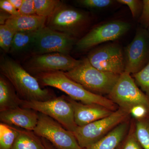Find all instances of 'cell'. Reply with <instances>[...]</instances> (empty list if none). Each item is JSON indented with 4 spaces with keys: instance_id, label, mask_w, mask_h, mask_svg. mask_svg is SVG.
<instances>
[{
    "instance_id": "17",
    "label": "cell",
    "mask_w": 149,
    "mask_h": 149,
    "mask_svg": "<svg viewBox=\"0 0 149 149\" xmlns=\"http://www.w3.org/2000/svg\"><path fill=\"white\" fill-rule=\"evenodd\" d=\"M131 118L118 125L97 143L82 149H116L128 133Z\"/></svg>"
},
{
    "instance_id": "29",
    "label": "cell",
    "mask_w": 149,
    "mask_h": 149,
    "mask_svg": "<svg viewBox=\"0 0 149 149\" xmlns=\"http://www.w3.org/2000/svg\"><path fill=\"white\" fill-rule=\"evenodd\" d=\"M142 13L139 18L141 27L146 29L149 28V0H143Z\"/></svg>"
},
{
    "instance_id": "32",
    "label": "cell",
    "mask_w": 149,
    "mask_h": 149,
    "mask_svg": "<svg viewBox=\"0 0 149 149\" xmlns=\"http://www.w3.org/2000/svg\"><path fill=\"white\" fill-rule=\"evenodd\" d=\"M149 113L147 108L143 106H138L131 110L130 114L134 119H138L143 118Z\"/></svg>"
},
{
    "instance_id": "4",
    "label": "cell",
    "mask_w": 149,
    "mask_h": 149,
    "mask_svg": "<svg viewBox=\"0 0 149 149\" xmlns=\"http://www.w3.org/2000/svg\"><path fill=\"white\" fill-rule=\"evenodd\" d=\"M131 116L128 112L118 108L102 119L79 127L73 132L79 146L84 148L97 143L121 123Z\"/></svg>"
},
{
    "instance_id": "18",
    "label": "cell",
    "mask_w": 149,
    "mask_h": 149,
    "mask_svg": "<svg viewBox=\"0 0 149 149\" xmlns=\"http://www.w3.org/2000/svg\"><path fill=\"white\" fill-rule=\"evenodd\" d=\"M20 99L10 82L4 76H0V112L21 107Z\"/></svg>"
},
{
    "instance_id": "30",
    "label": "cell",
    "mask_w": 149,
    "mask_h": 149,
    "mask_svg": "<svg viewBox=\"0 0 149 149\" xmlns=\"http://www.w3.org/2000/svg\"><path fill=\"white\" fill-rule=\"evenodd\" d=\"M18 12L21 15H36L34 0H23Z\"/></svg>"
},
{
    "instance_id": "13",
    "label": "cell",
    "mask_w": 149,
    "mask_h": 149,
    "mask_svg": "<svg viewBox=\"0 0 149 149\" xmlns=\"http://www.w3.org/2000/svg\"><path fill=\"white\" fill-rule=\"evenodd\" d=\"M125 71L134 74L141 71L149 62V32L142 27L138 28L135 37L125 48Z\"/></svg>"
},
{
    "instance_id": "14",
    "label": "cell",
    "mask_w": 149,
    "mask_h": 149,
    "mask_svg": "<svg viewBox=\"0 0 149 149\" xmlns=\"http://www.w3.org/2000/svg\"><path fill=\"white\" fill-rule=\"evenodd\" d=\"M68 99L73 108L74 121L79 127L107 117L113 112L99 105L83 104Z\"/></svg>"
},
{
    "instance_id": "6",
    "label": "cell",
    "mask_w": 149,
    "mask_h": 149,
    "mask_svg": "<svg viewBox=\"0 0 149 149\" xmlns=\"http://www.w3.org/2000/svg\"><path fill=\"white\" fill-rule=\"evenodd\" d=\"M21 107L46 115L71 132H74L77 127L74 121L72 104L66 96L55 97L46 101H27L22 100Z\"/></svg>"
},
{
    "instance_id": "21",
    "label": "cell",
    "mask_w": 149,
    "mask_h": 149,
    "mask_svg": "<svg viewBox=\"0 0 149 149\" xmlns=\"http://www.w3.org/2000/svg\"><path fill=\"white\" fill-rule=\"evenodd\" d=\"M19 132V128L1 122L0 149H11Z\"/></svg>"
},
{
    "instance_id": "33",
    "label": "cell",
    "mask_w": 149,
    "mask_h": 149,
    "mask_svg": "<svg viewBox=\"0 0 149 149\" xmlns=\"http://www.w3.org/2000/svg\"><path fill=\"white\" fill-rule=\"evenodd\" d=\"M8 1L14 7L18 10L21 7L23 2V0H8Z\"/></svg>"
},
{
    "instance_id": "22",
    "label": "cell",
    "mask_w": 149,
    "mask_h": 149,
    "mask_svg": "<svg viewBox=\"0 0 149 149\" xmlns=\"http://www.w3.org/2000/svg\"><path fill=\"white\" fill-rule=\"evenodd\" d=\"M134 120L138 141L143 149H149V113L143 118Z\"/></svg>"
},
{
    "instance_id": "12",
    "label": "cell",
    "mask_w": 149,
    "mask_h": 149,
    "mask_svg": "<svg viewBox=\"0 0 149 149\" xmlns=\"http://www.w3.org/2000/svg\"><path fill=\"white\" fill-rule=\"evenodd\" d=\"M130 24L121 20H113L91 29L75 44L77 49L85 51L102 43L114 41L129 31Z\"/></svg>"
},
{
    "instance_id": "3",
    "label": "cell",
    "mask_w": 149,
    "mask_h": 149,
    "mask_svg": "<svg viewBox=\"0 0 149 149\" xmlns=\"http://www.w3.org/2000/svg\"><path fill=\"white\" fill-rule=\"evenodd\" d=\"M65 74L88 91L103 96L110 93L120 75L103 72L93 67L88 58Z\"/></svg>"
},
{
    "instance_id": "35",
    "label": "cell",
    "mask_w": 149,
    "mask_h": 149,
    "mask_svg": "<svg viewBox=\"0 0 149 149\" xmlns=\"http://www.w3.org/2000/svg\"><path fill=\"white\" fill-rule=\"evenodd\" d=\"M148 32H149V28H148Z\"/></svg>"
},
{
    "instance_id": "25",
    "label": "cell",
    "mask_w": 149,
    "mask_h": 149,
    "mask_svg": "<svg viewBox=\"0 0 149 149\" xmlns=\"http://www.w3.org/2000/svg\"><path fill=\"white\" fill-rule=\"evenodd\" d=\"M15 32L6 24L0 25V47L6 53H9Z\"/></svg>"
},
{
    "instance_id": "10",
    "label": "cell",
    "mask_w": 149,
    "mask_h": 149,
    "mask_svg": "<svg viewBox=\"0 0 149 149\" xmlns=\"http://www.w3.org/2000/svg\"><path fill=\"white\" fill-rule=\"evenodd\" d=\"M87 58L93 67L101 71L118 75L125 72L124 52L118 44L110 43L93 49Z\"/></svg>"
},
{
    "instance_id": "19",
    "label": "cell",
    "mask_w": 149,
    "mask_h": 149,
    "mask_svg": "<svg viewBox=\"0 0 149 149\" xmlns=\"http://www.w3.org/2000/svg\"><path fill=\"white\" fill-rule=\"evenodd\" d=\"M37 31L15 32L10 53L15 55L27 52L31 53Z\"/></svg>"
},
{
    "instance_id": "31",
    "label": "cell",
    "mask_w": 149,
    "mask_h": 149,
    "mask_svg": "<svg viewBox=\"0 0 149 149\" xmlns=\"http://www.w3.org/2000/svg\"><path fill=\"white\" fill-rule=\"evenodd\" d=\"M0 8L3 11L8 13L12 16L20 15L18 10L16 9L8 0H1Z\"/></svg>"
},
{
    "instance_id": "16",
    "label": "cell",
    "mask_w": 149,
    "mask_h": 149,
    "mask_svg": "<svg viewBox=\"0 0 149 149\" xmlns=\"http://www.w3.org/2000/svg\"><path fill=\"white\" fill-rule=\"evenodd\" d=\"M47 17L37 15H20L11 16L5 24L15 31L35 32L45 27Z\"/></svg>"
},
{
    "instance_id": "28",
    "label": "cell",
    "mask_w": 149,
    "mask_h": 149,
    "mask_svg": "<svg viewBox=\"0 0 149 149\" xmlns=\"http://www.w3.org/2000/svg\"><path fill=\"white\" fill-rule=\"evenodd\" d=\"M114 1L111 0H79L77 1L80 5L93 9L105 8L111 5Z\"/></svg>"
},
{
    "instance_id": "2",
    "label": "cell",
    "mask_w": 149,
    "mask_h": 149,
    "mask_svg": "<svg viewBox=\"0 0 149 149\" xmlns=\"http://www.w3.org/2000/svg\"><path fill=\"white\" fill-rule=\"evenodd\" d=\"M41 85L54 87L67 94L74 100L83 104H94L115 111L118 107L108 98L94 94L67 76L64 72L56 71L35 75Z\"/></svg>"
},
{
    "instance_id": "26",
    "label": "cell",
    "mask_w": 149,
    "mask_h": 149,
    "mask_svg": "<svg viewBox=\"0 0 149 149\" xmlns=\"http://www.w3.org/2000/svg\"><path fill=\"white\" fill-rule=\"evenodd\" d=\"M132 76L136 84L149 97V62L143 69Z\"/></svg>"
},
{
    "instance_id": "27",
    "label": "cell",
    "mask_w": 149,
    "mask_h": 149,
    "mask_svg": "<svg viewBox=\"0 0 149 149\" xmlns=\"http://www.w3.org/2000/svg\"><path fill=\"white\" fill-rule=\"evenodd\" d=\"M118 3L125 5L130 9L133 18L140 17L143 7V1L139 0H118Z\"/></svg>"
},
{
    "instance_id": "15",
    "label": "cell",
    "mask_w": 149,
    "mask_h": 149,
    "mask_svg": "<svg viewBox=\"0 0 149 149\" xmlns=\"http://www.w3.org/2000/svg\"><path fill=\"white\" fill-rule=\"evenodd\" d=\"M38 118L39 113L22 107L0 112L1 122L31 131L37 126Z\"/></svg>"
},
{
    "instance_id": "5",
    "label": "cell",
    "mask_w": 149,
    "mask_h": 149,
    "mask_svg": "<svg viewBox=\"0 0 149 149\" xmlns=\"http://www.w3.org/2000/svg\"><path fill=\"white\" fill-rule=\"evenodd\" d=\"M108 98L119 108L130 113L138 106L145 107L149 111V97L139 88L131 74L125 71L120 77L109 94Z\"/></svg>"
},
{
    "instance_id": "11",
    "label": "cell",
    "mask_w": 149,
    "mask_h": 149,
    "mask_svg": "<svg viewBox=\"0 0 149 149\" xmlns=\"http://www.w3.org/2000/svg\"><path fill=\"white\" fill-rule=\"evenodd\" d=\"M81 61L75 59L69 55L58 53L35 55L26 61L23 67L35 75L45 72H65L76 67Z\"/></svg>"
},
{
    "instance_id": "9",
    "label": "cell",
    "mask_w": 149,
    "mask_h": 149,
    "mask_svg": "<svg viewBox=\"0 0 149 149\" xmlns=\"http://www.w3.org/2000/svg\"><path fill=\"white\" fill-rule=\"evenodd\" d=\"M76 42L74 37L45 26L37 31L31 54L69 55Z\"/></svg>"
},
{
    "instance_id": "34",
    "label": "cell",
    "mask_w": 149,
    "mask_h": 149,
    "mask_svg": "<svg viewBox=\"0 0 149 149\" xmlns=\"http://www.w3.org/2000/svg\"><path fill=\"white\" fill-rule=\"evenodd\" d=\"M41 139L46 149H57L52 144L46 139L44 138H41Z\"/></svg>"
},
{
    "instance_id": "20",
    "label": "cell",
    "mask_w": 149,
    "mask_h": 149,
    "mask_svg": "<svg viewBox=\"0 0 149 149\" xmlns=\"http://www.w3.org/2000/svg\"><path fill=\"white\" fill-rule=\"evenodd\" d=\"M11 149H46L41 138L33 131L19 129Z\"/></svg>"
},
{
    "instance_id": "8",
    "label": "cell",
    "mask_w": 149,
    "mask_h": 149,
    "mask_svg": "<svg viewBox=\"0 0 149 149\" xmlns=\"http://www.w3.org/2000/svg\"><path fill=\"white\" fill-rule=\"evenodd\" d=\"M33 132L40 138L47 140L57 149H82L73 132L42 113H39L38 123Z\"/></svg>"
},
{
    "instance_id": "1",
    "label": "cell",
    "mask_w": 149,
    "mask_h": 149,
    "mask_svg": "<svg viewBox=\"0 0 149 149\" xmlns=\"http://www.w3.org/2000/svg\"><path fill=\"white\" fill-rule=\"evenodd\" d=\"M1 74L10 82L17 95L27 101H46L55 97L47 89H43L37 78L9 57L3 56L0 61Z\"/></svg>"
},
{
    "instance_id": "24",
    "label": "cell",
    "mask_w": 149,
    "mask_h": 149,
    "mask_svg": "<svg viewBox=\"0 0 149 149\" xmlns=\"http://www.w3.org/2000/svg\"><path fill=\"white\" fill-rule=\"evenodd\" d=\"M116 149H143L136 137L135 120L133 118H131L128 133Z\"/></svg>"
},
{
    "instance_id": "7",
    "label": "cell",
    "mask_w": 149,
    "mask_h": 149,
    "mask_svg": "<svg viewBox=\"0 0 149 149\" xmlns=\"http://www.w3.org/2000/svg\"><path fill=\"white\" fill-rule=\"evenodd\" d=\"M88 22L89 17L85 13L61 3L47 19L45 26L75 38L85 29Z\"/></svg>"
},
{
    "instance_id": "23",
    "label": "cell",
    "mask_w": 149,
    "mask_h": 149,
    "mask_svg": "<svg viewBox=\"0 0 149 149\" xmlns=\"http://www.w3.org/2000/svg\"><path fill=\"white\" fill-rule=\"evenodd\" d=\"M36 15L47 17L52 15L62 2L58 0H34Z\"/></svg>"
}]
</instances>
